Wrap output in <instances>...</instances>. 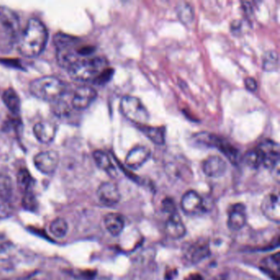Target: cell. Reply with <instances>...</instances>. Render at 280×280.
Returning <instances> with one entry per match:
<instances>
[{"label":"cell","mask_w":280,"mask_h":280,"mask_svg":"<svg viewBox=\"0 0 280 280\" xmlns=\"http://www.w3.org/2000/svg\"><path fill=\"white\" fill-rule=\"evenodd\" d=\"M49 34L45 26L39 20L29 21L18 41V52L26 58H35L41 55L48 42Z\"/></svg>","instance_id":"6da1fadb"},{"label":"cell","mask_w":280,"mask_h":280,"mask_svg":"<svg viewBox=\"0 0 280 280\" xmlns=\"http://www.w3.org/2000/svg\"><path fill=\"white\" fill-rule=\"evenodd\" d=\"M106 68H108V62L105 58H81L67 70L72 80L87 82L94 81Z\"/></svg>","instance_id":"7a4b0ae2"},{"label":"cell","mask_w":280,"mask_h":280,"mask_svg":"<svg viewBox=\"0 0 280 280\" xmlns=\"http://www.w3.org/2000/svg\"><path fill=\"white\" fill-rule=\"evenodd\" d=\"M65 90V84L54 76L39 77L30 84L31 94L41 101H56L63 97Z\"/></svg>","instance_id":"3957f363"},{"label":"cell","mask_w":280,"mask_h":280,"mask_svg":"<svg viewBox=\"0 0 280 280\" xmlns=\"http://www.w3.org/2000/svg\"><path fill=\"white\" fill-rule=\"evenodd\" d=\"M20 20L18 14L8 7L0 6V39L13 43L20 35Z\"/></svg>","instance_id":"277c9868"},{"label":"cell","mask_w":280,"mask_h":280,"mask_svg":"<svg viewBox=\"0 0 280 280\" xmlns=\"http://www.w3.org/2000/svg\"><path fill=\"white\" fill-rule=\"evenodd\" d=\"M120 110L127 119L137 126L146 125L149 120L150 115L147 108L136 97H123L121 100Z\"/></svg>","instance_id":"5b68a950"},{"label":"cell","mask_w":280,"mask_h":280,"mask_svg":"<svg viewBox=\"0 0 280 280\" xmlns=\"http://www.w3.org/2000/svg\"><path fill=\"white\" fill-rule=\"evenodd\" d=\"M209 243L204 240H197L189 243L183 251V258L189 264H197L210 256Z\"/></svg>","instance_id":"8992f818"},{"label":"cell","mask_w":280,"mask_h":280,"mask_svg":"<svg viewBox=\"0 0 280 280\" xmlns=\"http://www.w3.org/2000/svg\"><path fill=\"white\" fill-rule=\"evenodd\" d=\"M262 156V165L268 169H275L279 161V147L273 141L266 140L256 147Z\"/></svg>","instance_id":"52a82bcc"},{"label":"cell","mask_w":280,"mask_h":280,"mask_svg":"<svg viewBox=\"0 0 280 280\" xmlns=\"http://www.w3.org/2000/svg\"><path fill=\"white\" fill-rule=\"evenodd\" d=\"M34 164L39 172L44 174L55 173L59 164V156L55 151H43L34 158Z\"/></svg>","instance_id":"ba28073f"},{"label":"cell","mask_w":280,"mask_h":280,"mask_svg":"<svg viewBox=\"0 0 280 280\" xmlns=\"http://www.w3.org/2000/svg\"><path fill=\"white\" fill-rule=\"evenodd\" d=\"M97 97V90L90 86H80L75 90L72 97V105L75 110H83L87 109Z\"/></svg>","instance_id":"9c48e42d"},{"label":"cell","mask_w":280,"mask_h":280,"mask_svg":"<svg viewBox=\"0 0 280 280\" xmlns=\"http://www.w3.org/2000/svg\"><path fill=\"white\" fill-rule=\"evenodd\" d=\"M181 207L186 215H196L203 212V200L195 191H188L181 200Z\"/></svg>","instance_id":"30bf717a"},{"label":"cell","mask_w":280,"mask_h":280,"mask_svg":"<svg viewBox=\"0 0 280 280\" xmlns=\"http://www.w3.org/2000/svg\"><path fill=\"white\" fill-rule=\"evenodd\" d=\"M97 197L101 203L106 206H114L121 199L120 192L118 186L113 182L101 183L97 189Z\"/></svg>","instance_id":"8fae6325"},{"label":"cell","mask_w":280,"mask_h":280,"mask_svg":"<svg viewBox=\"0 0 280 280\" xmlns=\"http://www.w3.org/2000/svg\"><path fill=\"white\" fill-rule=\"evenodd\" d=\"M247 223L246 206L242 203L232 205L228 210V226L232 231H239Z\"/></svg>","instance_id":"7c38bea8"},{"label":"cell","mask_w":280,"mask_h":280,"mask_svg":"<svg viewBox=\"0 0 280 280\" xmlns=\"http://www.w3.org/2000/svg\"><path fill=\"white\" fill-rule=\"evenodd\" d=\"M151 157V151L149 148L143 146L134 147L133 149L127 154L125 162L127 166L131 169H138L143 164L148 161Z\"/></svg>","instance_id":"4fadbf2b"},{"label":"cell","mask_w":280,"mask_h":280,"mask_svg":"<svg viewBox=\"0 0 280 280\" xmlns=\"http://www.w3.org/2000/svg\"><path fill=\"white\" fill-rule=\"evenodd\" d=\"M261 210L267 219L271 221L279 223L280 204L279 197L274 193H271L264 198L261 203Z\"/></svg>","instance_id":"5bb4252c"},{"label":"cell","mask_w":280,"mask_h":280,"mask_svg":"<svg viewBox=\"0 0 280 280\" xmlns=\"http://www.w3.org/2000/svg\"><path fill=\"white\" fill-rule=\"evenodd\" d=\"M33 131L35 138L39 143L50 144L55 140L57 132V127L55 123L44 121L36 123L33 127Z\"/></svg>","instance_id":"9a60e30c"},{"label":"cell","mask_w":280,"mask_h":280,"mask_svg":"<svg viewBox=\"0 0 280 280\" xmlns=\"http://www.w3.org/2000/svg\"><path fill=\"white\" fill-rule=\"evenodd\" d=\"M202 169L206 176L210 177H219L226 173L227 164L225 160L219 156H210L204 161Z\"/></svg>","instance_id":"2e32d148"},{"label":"cell","mask_w":280,"mask_h":280,"mask_svg":"<svg viewBox=\"0 0 280 280\" xmlns=\"http://www.w3.org/2000/svg\"><path fill=\"white\" fill-rule=\"evenodd\" d=\"M164 230L167 236L175 240L183 238L186 232V227L177 212L169 215V219L165 223Z\"/></svg>","instance_id":"e0dca14e"},{"label":"cell","mask_w":280,"mask_h":280,"mask_svg":"<svg viewBox=\"0 0 280 280\" xmlns=\"http://www.w3.org/2000/svg\"><path fill=\"white\" fill-rule=\"evenodd\" d=\"M105 228L110 235L116 237L123 232L125 226V220L123 215L118 213H109L104 219Z\"/></svg>","instance_id":"ac0fdd59"},{"label":"cell","mask_w":280,"mask_h":280,"mask_svg":"<svg viewBox=\"0 0 280 280\" xmlns=\"http://www.w3.org/2000/svg\"><path fill=\"white\" fill-rule=\"evenodd\" d=\"M95 162L97 166L102 170L105 171L111 177H115L117 175L116 168L111 161L110 156L105 151H96L93 153Z\"/></svg>","instance_id":"d6986e66"},{"label":"cell","mask_w":280,"mask_h":280,"mask_svg":"<svg viewBox=\"0 0 280 280\" xmlns=\"http://www.w3.org/2000/svg\"><path fill=\"white\" fill-rule=\"evenodd\" d=\"M140 131L148 139L156 145H164L165 143V130L163 127H151L146 125L138 126Z\"/></svg>","instance_id":"ffe728a7"},{"label":"cell","mask_w":280,"mask_h":280,"mask_svg":"<svg viewBox=\"0 0 280 280\" xmlns=\"http://www.w3.org/2000/svg\"><path fill=\"white\" fill-rule=\"evenodd\" d=\"M3 101L6 107L14 114H19L21 110V100L19 96L13 88L7 89L2 96Z\"/></svg>","instance_id":"44dd1931"},{"label":"cell","mask_w":280,"mask_h":280,"mask_svg":"<svg viewBox=\"0 0 280 280\" xmlns=\"http://www.w3.org/2000/svg\"><path fill=\"white\" fill-rule=\"evenodd\" d=\"M17 183H18V189L23 194L31 192L34 185V179L27 169H21L18 171V175H17Z\"/></svg>","instance_id":"7402d4cb"},{"label":"cell","mask_w":280,"mask_h":280,"mask_svg":"<svg viewBox=\"0 0 280 280\" xmlns=\"http://www.w3.org/2000/svg\"><path fill=\"white\" fill-rule=\"evenodd\" d=\"M217 149H219V151H221L222 153L228 158L230 162L234 164H239L240 161V153H239V150H237L235 147H232V145L229 143H226L224 141L220 140L219 142Z\"/></svg>","instance_id":"603a6c76"},{"label":"cell","mask_w":280,"mask_h":280,"mask_svg":"<svg viewBox=\"0 0 280 280\" xmlns=\"http://www.w3.org/2000/svg\"><path fill=\"white\" fill-rule=\"evenodd\" d=\"M13 193V182L9 176L0 174V200L10 202Z\"/></svg>","instance_id":"cb8c5ba5"},{"label":"cell","mask_w":280,"mask_h":280,"mask_svg":"<svg viewBox=\"0 0 280 280\" xmlns=\"http://www.w3.org/2000/svg\"><path fill=\"white\" fill-rule=\"evenodd\" d=\"M50 230L54 236L58 239H63L68 234V223L63 218H56L51 222Z\"/></svg>","instance_id":"d4e9b609"},{"label":"cell","mask_w":280,"mask_h":280,"mask_svg":"<svg viewBox=\"0 0 280 280\" xmlns=\"http://www.w3.org/2000/svg\"><path fill=\"white\" fill-rule=\"evenodd\" d=\"M177 13L180 21L185 25H189L194 19L193 8L188 3H180L177 6Z\"/></svg>","instance_id":"484cf974"},{"label":"cell","mask_w":280,"mask_h":280,"mask_svg":"<svg viewBox=\"0 0 280 280\" xmlns=\"http://www.w3.org/2000/svg\"><path fill=\"white\" fill-rule=\"evenodd\" d=\"M79 39L77 37L62 32L57 33L54 37V44L56 47V50L77 45Z\"/></svg>","instance_id":"4316f807"},{"label":"cell","mask_w":280,"mask_h":280,"mask_svg":"<svg viewBox=\"0 0 280 280\" xmlns=\"http://www.w3.org/2000/svg\"><path fill=\"white\" fill-rule=\"evenodd\" d=\"M194 140L197 142V144L201 145L202 147H215L217 148L220 138L217 137L214 134L208 133V132H202L196 135Z\"/></svg>","instance_id":"83f0119b"},{"label":"cell","mask_w":280,"mask_h":280,"mask_svg":"<svg viewBox=\"0 0 280 280\" xmlns=\"http://www.w3.org/2000/svg\"><path fill=\"white\" fill-rule=\"evenodd\" d=\"M243 161L252 169H257L263 164L262 156L257 149L249 151L248 153L246 154L245 156L243 157Z\"/></svg>","instance_id":"f1b7e54d"},{"label":"cell","mask_w":280,"mask_h":280,"mask_svg":"<svg viewBox=\"0 0 280 280\" xmlns=\"http://www.w3.org/2000/svg\"><path fill=\"white\" fill-rule=\"evenodd\" d=\"M279 252H277L268 257L264 264L265 270L269 274H274V278L275 275L277 278H279Z\"/></svg>","instance_id":"f546056e"},{"label":"cell","mask_w":280,"mask_h":280,"mask_svg":"<svg viewBox=\"0 0 280 280\" xmlns=\"http://www.w3.org/2000/svg\"><path fill=\"white\" fill-rule=\"evenodd\" d=\"M278 65V57L275 51L266 53L263 59V68L267 72H272L277 69Z\"/></svg>","instance_id":"4dcf8cb0"},{"label":"cell","mask_w":280,"mask_h":280,"mask_svg":"<svg viewBox=\"0 0 280 280\" xmlns=\"http://www.w3.org/2000/svg\"><path fill=\"white\" fill-rule=\"evenodd\" d=\"M22 206L25 210L29 211H35L38 208V202L32 192L23 194L22 202Z\"/></svg>","instance_id":"1f68e13d"},{"label":"cell","mask_w":280,"mask_h":280,"mask_svg":"<svg viewBox=\"0 0 280 280\" xmlns=\"http://www.w3.org/2000/svg\"><path fill=\"white\" fill-rule=\"evenodd\" d=\"M61 99H59L55 102L54 108H53V113L59 117L67 116L70 113V108L68 103Z\"/></svg>","instance_id":"d6a6232c"},{"label":"cell","mask_w":280,"mask_h":280,"mask_svg":"<svg viewBox=\"0 0 280 280\" xmlns=\"http://www.w3.org/2000/svg\"><path fill=\"white\" fill-rule=\"evenodd\" d=\"M114 70L113 68H108L101 72L98 77L94 80V83L99 85H103L108 83L114 76Z\"/></svg>","instance_id":"836d02e7"},{"label":"cell","mask_w":280,"mask_h":280,"mask_svg":"<svg viewBox=\"0 0 280 280\" xmlns=\"http://www.w3.org/2000/svg\"><path fill=\"white\" fill-rule=\"evenodd\" d=\"M13 213V206L10 202H0V219H7Z\"/></svg>","instance_id":"e575fe53"},{"label":"cell","mask_w":280,"mask_h":280,"mask_svg":"<svg viewBox=\"0 0 280 280\" xmlns=\"http://www.w3.org/2000/svg\"><path fill=\"white\" fill-rule=\"evenodd\" d=\"M162 210L164 212L168 213L169 215H173L174 213L177 212L174 201L170 197H167L165 199L163 200Z\"/></svg>","instance_id":"d590c367"},{"label":"cell","mask_w":280,"mask_h":280,"mask_svg":"<svg viewBox=\"0 0 280 280\" xmlns=\"http://www.w3.org/2000/svg\"><path fill=\"white\" fill-rule=\"evenodd\" d=\"M12 246L8 243L0 245V263L8 261L10 252H11Z\"/></svg>","instance_id":"8d00e7d4"},{"label":"cell","mask_w":280,"mask_h":280,"mask_svg":"<svg viewBox=\"0 0 280 280\" xmlns=\"http://www.w3.org/2000/svg\"><path fill=\"white\" fill-rule=\"evenodd\" d=\"M245 85L246 88L248 89L250 91L254 92L256 91V89H257V82H256V80H255L253 77H248V78L245 79Z\"/></svg>","instance_id":"74e56055"},{"label":"cell","mask_w":280,"mask_h":280,"mask_svg":"<svg viewBox=\"0 0 280 280\" xmlns=\"http://www.w3.org/2000/svg\"><path fill=\"white\" fill-rule=\"evenodd\" d=\"M185 280H204V278L202 274H198V273H193V274L186 276Z\"/></svg>","instance_id":"f35d334b"},{"label":"cell","mask_w":280,"mask_h":280,"mask_svg":"<svg viewBox=\"0 0 280 280\" xmlns=\"http://www.w3.org/2000/svg\"><path fill=\"white\" fill-rule=\"evenodd\" d=\"M4 280H9V279H4Z\"/></svg>","instance_id":"ab89813d"}]
</instances>
